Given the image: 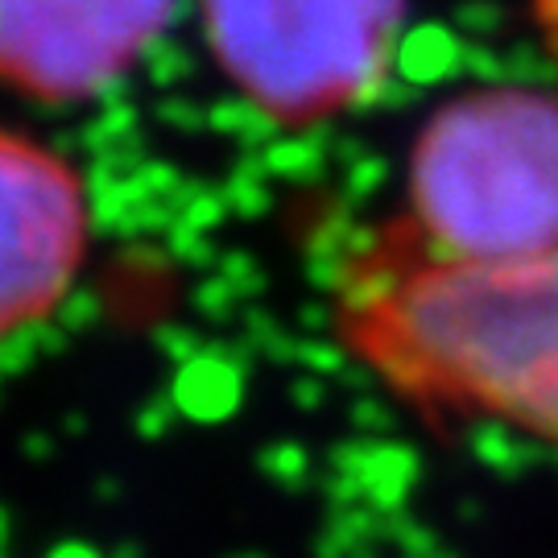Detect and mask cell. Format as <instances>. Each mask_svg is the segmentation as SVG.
<instances>
[{"label":"cell","mask_w":558,"mask_h":558,"mask_svg":"<svg viewBox=\"0 0 558 558\" xmlns=\"http://www.w3.org/2000/svg\"><path fill=\"white\" fill-rule=\"evenodd\" d=\"M343 339L385 385L558 447V248L385 260L343 299Z\"/></svg>","instance_id":"1"},{"label":"cell","mask_w":558,"mask_h":558,"mask_svg":"<svg viewBox=\"0 0 558 558\" xmlns=\"http://www.w3.org/2000/svg\"><path fill=\"white\" fill-rule=\"evenodd\" d=\"M418 257L513 260L558 248V96L480 87L447 100L410 149Z\"/></svg>","instance_id":"2"},{"label":"cell","mask_w":558,"mask_h":558,"mask_svg":"<svg viewBox=\"0 0 558 558\" xmlns=\"http://www.w3.org/2000/svg\"><path fill=\"white\" fill-rule=\"evenodd\" d=\"M398 29L401 0H203L223 80L278 124L356 108L385 75Z\"/></svg>","instance_id":"3"},{"label":"cell","mask_w":558,"mask_h":558,"mask_svg":"<svg viewBox=\"0 0 558 558\" xmlns=\"http://www.w3.org/2000/svg\"><path fill=\"white\" fill-rule=\"evenodd\" d=\"M174 17V0H0V83L80 104L124 80Z\"/></svg>","instance_id":"4"},{"label":"cell","mask_w":558,"mask_h":558,"mask_svg":"<svg viewBox=\"0 0 558 558\" xmlns=\"http://www.w3.org/2000/svg\"><path fill=\"white\" fill-rule=\"evenodd\" d=\"M92 207L75 166L0 129V339L41 323L80 278Z\"/></svg>","instance_id":"5"}]
</instances>
